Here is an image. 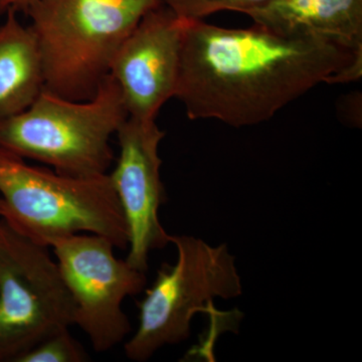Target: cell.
Listing matches in <instances>:
<instances>
[{
	"instance_id": "obj_12",
	"label": "cell",
	"mask_w": 362,
	"mask_h": 362,
	"mask_svg": "<svg viewBox=\"0 0 362 362\" xmlns=\"http://www.w3.org/2000/svg\"><path fill=\"white\" fill-rule=\"evenodd\" d=\"M86 358L85 350L71 337L68 328L45 338L16 362H82Z\"/></svg>"
},
{
	"instance_id": "obj_9",
	"label": "cell",
	"mask_w": 362,
	"mask_h": 362,
	"mask_svg": "<svg viewBox=\"0 0 362 362\" xmlns=\"http://www.w3.org/2000/svg\"><path fill=\"white\" fill-rule=\"evenodd\" d=\"M183 28L185 18L160 4L119 47L109 75L122 92L129 117L156 120L162 106L175 97Z\"/></svg>"
},
{
	"instance_id": "obj_1",
	"label": "cell",
	"mask_w": 362,
	"mask_h": 362,
	"mask_svg": "<svg viewBox=\"0 0 362 362\" xmlns=\"http://www.w3.org/2000/svg\"><path fill=\"white\" fill-rule=\"evenodd\" d=\"M361 76L362 54L328 40L185 20L175 98L190 120L246 127L270 120L316 86Z\"/></svg>"
},
{
	"instance_id": "obj_5",
	"label": "cell",
	"mask_w": 362,
	"mask_h": 362,
	"mask_svg": "<svg viewBox=\"0 0 362 362\" xmlns=\"http://www.w3.org/2000/svg\"><path fill=\"white\" fill-rule=\"evenodd\" d=\"M170 243L177 252L175 264L159 269L138 304L137 330L124 344L125 356L132 361H147L162 347L187 340L192 318L206 311L216 298L242 295L235 257L226 245L214 247L185 235H170Z\"/></svg>"
},
{
	"instance_id": "obj_11",
	"label": "cell",
	"mask_w": 362,
	"mask_h": 362,
	"mask_svg": "<svg viewBox=\"0 0 362 362\" xmlns=\"http://www.w3.org/2000/svg\"><path fill=\"white\" fill-rule=\"evenodd\" d=\"M16 14L8 11L0 25V120L25 111L45 89L37 37Z\"/></svg>"
},
{
	"instance_id": "obj_7",
	"label": "cell",
	"mask_w": 362,
	"mask_h": 362,
	"mask_svg": "<svg viewBox=\"0 0 362 362\" xmlns=\"http://www.w3.org/2000/svg\"><path fill=\"white\" fill-rule=\"evenodd\" d=\"M74 302L78 326L99 354L122 343L131 332L123 302L144 289L146 275L117 258L110 240L93 233L62 238L49 246Z\"/></svg>"
},
{
	"instance_id": "obj_4",
	"label": "cell",
	"mask_w": 362,
	"mask_h": 362,
	"mask_svg": "<svg viewBox=\"0 0 362 362\" xmlns=\"http://www.w3.org/2000/svg\"><path fill=\"white\" fill-rule=\"evenodd\" d=\"M128 116L110 75L94 97L82 101L45 89L25 111L0 120V148L63 175H108L114 161L111 139Z\"/></svg>"
},
{
	"instance_id": "obj_6",
	"label": "cell",
	"mask_w": 362,
	"mask_h": 362,
	"mask_svg": "<svg viewBox=\"0 0 362 362\" xmlns=\"http://www.w3.org/2000/svg\"><path fill=\"white\" fill-rule=\"evenodd\" d=\"M49 249L0 220V362L74 325L73 299Z\"/></svg>"
},
{
	"instance_id": "obj_3",
	"label": "cell",
	"mask_w": 362,
	"mask_h": 362,
	"mask_svg": "<svg viewBox=\"0 0 362 362\" xmlns=\"http://www.w3.org/2000/svg\"><path fill=\"white\" fill-rule=\"evenodd\" d=\"M160 0H35L25 13L42 54L45 90L90 99L133 28Z\"/></svg>"
},
{
	"instance_id": "obj_8",
	"label": "cell",
	"mask_w": 362,
	"mask_h": 362,
	"mask_svg": "<svg viewBox=\"0 0 362 362\" xmlns=\"http://www.w3.org/2000/svg\"><path fill=\"white\" fill-rule=\"evenodd\" d=\"M116 136L119 156L109 176L129 233V252L125 259L133 268L146 273L150 252L170 244V235L159 218V209L166 199L159 156L165 132L156 120L128 116Z\"/></svg>"
},
{
	"instance_id": "obj_13",
	"label": "cell",
	"mask_w": 362,
	"mask_h": 362,
	"mask_svg": "<svg viewBox=\"0 0 362 362\" xmlns=\"http://www.w3.org/2000/svg\"><path fill=\"white\" fill-rule=\"evenodd\" d=\"M268 0H160L176 16L185 20H204L221 11L247 13Z\"/></svg>"
},
{
	"instance_id": "obj_15",
	"label": "cell",
	"mask_w": 362,
	"mask_h": 362,
	"mask_svg": "<svg viewBox=\"0 0 362 362\" xmlns=\"http://www.w3.org/2000/svg\"><path fill=\"white\" fill-rule=\"evenodd\" d=\"M1 204H2V202H1V199H0V211H1Z\"/></svg>"
},
{
	"instance_id": "obj_14",
	"label": "cell",
	"mask_w": 362,
	"mask_h": 362,
	"mask_svg": "<svg viewBox=\"0 0 362 362\" xmlns=\"http://www.w3.org/2000/svg\"><path fill=\"white\" fill-rule=\"evenodd\" d=\"M35 0H0V14H6L8 11H23Z\"/></svg>"
},
{
	"instance_id": "obj_10",
	"label": "cell",
	"mask_w": 362,
	"mask_h": 362,
	"mask_svg": "<svg viewBox=\"0 0 362 362\" xmlns=\"http://www.w3.org/2000/svg\"><path fill=\"white\" fill-rule=\"evenodd\" d=\"M245 14L279 35L325 40L362 54V0H268Z\"/></svg>"
},
{
	"instance_id": "obj_2",
	"label": "cell",
	"mask_w": 362,
	"mask_h": 362,
	"mask_svg": "<svg viewBox=\"0 0 362 362\" xmlns=\"http://www.w3.org/2000/svg\"><path fill=\"white\" fill-rule=\"evenodd\" d=\"M0 218L16 232L42 245L93 233L125 250L127 223L108 175L81 177L26 163L0 148Z\"/></svg>"
}]
</instances>
